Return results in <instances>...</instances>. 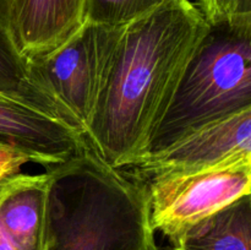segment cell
<instances>
[{"label":"cell","mask_w":251,"mask_h":250,"mask_svg":"<svg viewBox=\"0 0 251 250\" xmlns=\"http://www.w3.org/2000/svg\"><path fill=\"white\" fill-rule=\"evenodd\" d=\"M208 24L189 0H167L126 25L90 126L88 146L125 169L144 158Z\"/></svg>","instance_id":"cell-1"},{"label":"cell","mask_w":251,"mask_h":250,"mask_svg":"<svg viewBox=\"0 0 251 250\" xmlns=\"http://www.w3.org/2000/svg\"><path fill=\"white\" fill-rule=\"evenodd\" d=\"M49 173L44 250H156L144 185L90 146Z\"/></svg>","instance_id":"cell-2"},{"label":"cell","mask_w":251,"mask_h":250,"mask_svg":"<svg viewBox=\"0 0 251 250\" xmlns=\"http://www.w3.org/2000/svg\"><path fill=\"white\" fill-rule=\"evenodd\" d=\"M250 108L251 26H208L184 70L147 154Z\"/></svg>","instance_id":"cell-3"},{"label":"cell","mask_w":251,"mask_h":250,"mask_svg":"<svg viewBox=\"0 0 251 250\" xmlns=\"http://www.w3.org/2000/svg\"><path fill=\"white\" fill-rule=\"evenodd\" d=\"M123 28L86 22L55 50L27 60L31 102L85 139Z\"/></svg>","instance_id":"cell-4"},{"label":"cell","mask_w":251,"mask_h":250,"mask_svg":"<svg viewBox=\"0 0 251 250\" xmlns=\"http://www.w3.org/2000/svg\"><path fill=\"white\" fill-rule=\"evenodd\" d=\"M142 185L149 200L152 227L172 244L196 223L250 195L251 157L161 176Z\"/></svg>","instance_id":"cell-5"},{"label":"cell","mask_w":251,"mask_h":250,"mask_svg":"<svg viewBox=\"0 0 251 250\" xmlns=\"http://www.w3.org/2000/svg\"><path fill=\"white\" fill-rule=\"evenodd\" d=\"M251 157V108L205 125L122 169L137 183Z\"/></svg>","instance_id":"cell-6"},{"label":"cell","mask_w":251,"mask_h":250,"mask_svg":"<svg viewBox=\"0 0 251 250\" xmlns=\"http://www.w3.org/2000/svg\"><path fill=\"white\" fill-rule=\"evenodd\" d=\"M0 146L49 168L80 153L86 141L47 110L20 96L0 91Z\"/></svg>","instance_id":"cell-7"},{"label":"cell","mask_w":251,"mask_h":250,"mask_svg":"<svg viewBox=\"0 0 251 250\" xmlns=\"http://www.w3.org/2000/svg\"><path fill=\"white\" fill-rule=\"evenodd\" d=\"M86 0H7V27L25 61L63 46L85 20Z\"/></svg>","instance_id":"cell-8"},{"label":"cell","mask_w":251,"mask_h":250,"mask_svg":"<svg viewBox=\"0 0 251 250\" xmlns=\"http://www.w3.org/2000/svg\"><path fill=\"white\" fill-rule=\"evenodd\" d=\"M49 173H17L0 184V223L17 250H44Z\"/></svg>","instance_id":"cell-9"},{"label":"cell","mask_w":251,"mask_h":250,"mask_svg":"<svg viewBox=\"0 0 251 250\" xmlns=\"http://www.w3.org/2000/svg\"><path fill=\"white\" fill-rule=\"evenodd\" d=\"M172 250H251V199L245 195L189 228Z\"/></svg>","instance_id":"cell-10"},{"label":"cell","mask_w":251,"mask_h":250,"mask_svg":"<svg viewBox=\"0 0 251 250\" xmlns=\"http://www.w3.org/2000/svg\"><path fill=\"white\" fill-rule=\"evenodd\" d=\"M167 0H86V22L124 27L161 6Z\"/></svg>","instance_id":"cell-11"},{"label":"cell","mask_w":251,"mask_h":250,"mask_svg":"<svg viewBox=\"0 0 251 250\" xmlns=\"http://www.w3.org/2000/svg\"><path fill=\"white\" fill-rule=\"evenodd\" d=\"M7 0H0V91L29 100L26 61L20 56L7 27ZM34 104V103H33Z\"/></svg>","instance_id":"cell-12"},{"label":"cell","mask_w":251,"mask_h":250,"mask_svg":"<svg viewBox=\"0 0 251 250\" xmlns=\"http://www.w3.org/2000/svg\"><path fill=\"white\" fill-rule=\"evenodd\" d=\"M195 5L208 26H251V0H198Z\"/></svg>","instance_id":"cell-13"},{"label":"cell","mask_w":251,"mask_h":250,"mask_svg":"<svg viewBox=\"0 0 251 250\" xmlns=\"http://www.w3.org/2000/svg\"><path fill=\"white\" fill-rule=\"evenodd\" d=\"M27 162L28 159L20 152L0 146V184L10 176L20 173L22 166Z\"/></svg>","instance_id":"cell-14"},{"label":"cell","mask_w":251,"mask_h":250,"mask_svg":"<svg viewBox=\"0 0 251 250\" xmlns=\"http://www.w3.org/2000/svg\"><path fill=\"white\" fill-rule=\"evenodd\" d=\"M0 250H17L5 233L1 223H0Z\"/></svg>","instance_id":"cell-15"},{"label":"cell","mask_w":251,"mask_h":250,"mask_svg":"<svg viewBox=\"0 0 251 250\" xmlns=\"http://www.w3.org/2000/svg\"><path fill=\"white\" fill-rule=\"evenodd\" d=\"M156 250H172L171 247H157Z\"/></svg>","instance_id":"cell-16"}]
</instances>
